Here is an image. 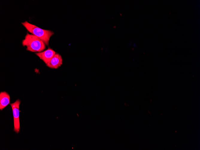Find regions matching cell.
Masks as SVG:
<instances>
[{"instance_id": "6da1fadb", "label": "cell", "mask_w": 200, "mask_h": 150, "mask_svg": "<svg viewBox=\"0 0 200 150\" xmlns=\"http://www.w3.org/2000/svg\"><path fill=\"white\" fill-rule=\"evenodd\" d=\"M26 50L33 52H41L46 48V45L41 40L33 34L27 33L22 42Z\"/></svg>"}, {"instance_id": "7a4b0ae2", "label": "cell", "mask_w": 200, "mask_h": 150, "mask_svg": "<svg viewBox=\"0 0 200 150\" xmlns=\"http://www.w3.org/2000/svg\"><path fill=\"white\" fill-rule=\"evenodd\" d=\"M21 23L29 32L42 40L46 45L48 46L50 38L54 34L53 31L41 28L26 21Z\"/></svg>"}, {"instance_id": "3957f363", "label": "cell", "mask_w": 200, "mask_h": 150, "mask_svg": "<svg viewBox=\"0 0 200 150\" xmlns=\"http://www.w3.org/2000/svg\"><path fill=\"white\" fill-rule=\"evenodd\" d=\"M21 101L17 99L14 102L10 104L11 107L13 117L14 131L18 133L20 130L19 122V105Z\"/></svg>"}, {"instance_id": "277c9868", "label": "cell", "mask_w": 200, "mask_h": 150, "mask_svg": "<svg viewBox=\"0 0 200 150\" xmlns=\"http://www.w3.org/2000/svg\"><path fill=\"white\" fill-rule=\"evenodd\" d=\"M56 53V52L53 49L49 47L46 50L43 51L36 53L35 54L47 64Z\"/></svg>"}, {"instance_id": "5b68a950", "label": "cell", "mask_w": 200, "mask_h": 150, "mask_svg": "<svg viewBox=\"0 0 200 150\" xmlns=\"http://www.w3.org/2000/svg\"><path fill=\"white\" fill-rule=\"evenodd\" d=\"M63 59L59 54L56 53L50 61L46 64L48 67L52 69H57L62 64Z\"/></svg>"}, {"instance_id": "8992f818", "label": "cell", "mask_w": 200, "mask_h": 150, "mask_svg": "<svg viewBox=\"0 0 200 150\" xmlns=\"http://www.w3.org/2000/svg\"><path fill=\"white\" fill-rule=\"evenodd\" d=\"M10 98L9 94L5 91L0 93V109L2 110L10 103Z\"/></svg>"}, {"instance_id": "52a82bcc", "label": "cell", "mask_w": 200, "mask_h": 150, "mask_svg": "<svg viewBox=\"0 0 200 150\" xmlns=\"http://www.w3.org/2000/svg\"><path fill=\"white\" fill-rule=\"evenodd\" d=\"M133 46L135 48H136L137 47V45L135 43H134Z\"/></svg>"}, {"instance_id": "ba28073f", "label": "cell", "mask_w": 200, "mask_h": 150, "mask_svg": "<svg viewBox=\"0 0 200 150\" xmlns=\"http://www.w3.org/2000/svg\"><path fill=\"white\" fill-rule=\"evenodd\" d=\"M132 42H130V43H129V45L130 46V45H132Z\"/></svg>"}]
</instances>
